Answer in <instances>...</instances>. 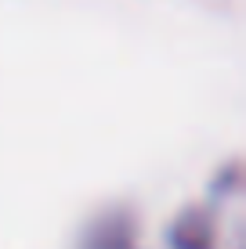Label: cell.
Returning a JSON list of instances; mask_svg holds the SVG:
<instances>
[{
	"instance_id": "cell-1",
	"label": "cell",
	"mask_w": 246,
	"mask_h": 249,
	"mask_svg": "<svg viewBox=\"0 0 246 249\" xmlns=\"http://www.w3.org/2000/svg\"><path fill=\"white\" fill-rule=\"evenodd\" d=\"M83 249H131V235H127L123 220H105L87 235Z\"/></svg>"
}]
</instances>
